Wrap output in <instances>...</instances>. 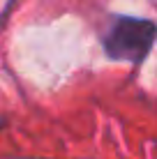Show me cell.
Instances as JSON below:
<instances>
[{
  "label": "cell",
  "mask_w": 157,
  "mask_h": 159,
  "mask_svg": "<svg viewBox=\"0 0 157 159\" xmlns=\"http://www.w3.org/2000/svg\"><path fill=\"white\" fill-rule=\"evenodd\" d=\"M155 25L145 19H118L104 39L106 53L116 60L139 62L153 46Z\"/></svg>",
  "instance_id": "cell-1"
}]
</instances>
